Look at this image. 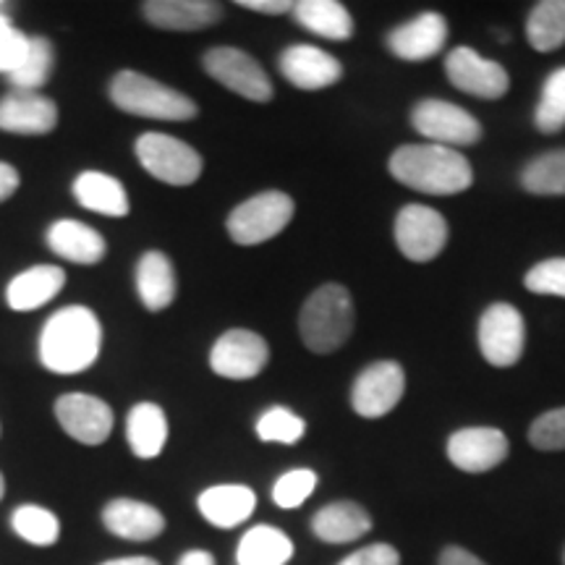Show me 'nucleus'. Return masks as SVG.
Masks as SVG:
<instances>
[{"instance_id":"nucleus-1","label":"nucleus","mask_w":565,"mask_h":565,"mask_svg":"<svg viewBox=\"0 0 565 565\" xmlns=\"http://www.w3.org/2000/svg\"><path fill=\"white\" fill-rule=\"evenodd\" d=\"M100 317L82 303H71L47 317L38 341L40 362L53 374L87 372L100 356Z\"/></svg>"},{"instance_id":"nucleus-2","label":"nucleus","mask_w":565,"mask_h":565,"mask_svg":"<svg viewBox=\"0 0 565 565\" xmlns=\"http://www.w3.org/2000/svg\"><path fill=\"white\" fill-rule=\"evenodd\" d=\"M391 175L419 194H461L475 183L471 162L443 145H404L391 154Z\"/></svg>"},{"instance_id":"nucleus-3","label":"nucleus","mask_w":565,"mask_h":565,"mask_svg":"<svg viewBox=\"0 0 565 565\" xmlns=\"http://www.w3.org/2000/svg\"><path fill=\"white\" fill-rule=\"evenodd\" d=\"M353 299L341 282H324L307 296L299 312V335L312 353H333L343 349L353 333Z\"/></svg>"},{"instance_id":"nucleus-4","label":"nucleus","mask_w":565,"mask_h":565,"mask_svg":"<svg viewBox=\"0 0 565 565\" xmlns=\"http://www.w3.org/2000/svg\"><path fill=\"white\" fill-rule=\"evenodd\" d=\"M108 92L113 105L129 116L154 118V121H192L200 113L192 97L139 71H118L110 79Z\"/></svg>"},{"instance_id":"nucleus-5","label":"nucleus","mask_w":565,"mask_h":565,"mask_svg":"<svg viewBox=\"0 0 565 565\" xmlns=\"http://www.w3.org/2000/svg\"><path fill=\"white\" fill-rule=\"evenodd\" d=\"M134 152H137L139 166L152 179L168 183V186H192L204 168L202 154L192 145H186V141L171 137V134H139Z\"/></svg>"},{"instance_id":"nucleus-6","label":"nucleus","mask_w":565,"mask_h":565,"mask_svg":"<svg viewBox=\"0 0 565 565\" xmlns=\"http://www.w3.org/2000/svg\"><path fill=\"white\" fill-rule=\"evenodd\" d=\"M296 204L286 192H263L231 212L225 228L238 246H259L278 236L294 221Z\"/></svg>"},{"instance_id":"nucleus-7","label":"nucleus","mask_w":565,"mask_h":565,"mask_svg":"<svg viewBox=\"0 0 565 565\" xmlns=\"http://www.w3.org/2000/svg\"><path fill=\"white\" fill-rule=\"evenodd\" d=\"M479 351L487 364L508 370L524 356L526 349V322L524 315L513 303L494 301L479 317Z\"/></svg>"},{"instance_id":"nucleus-8","label":"nucleus","mask_w":565,"mask_h":565,"mask_svg":"<svg viewBox=\"0 0 565 565\" xmlns=\"http://www.w3.org/2000/svg\"><path fill=\"white\" fill-rule=\"evenodd\" d=\"M202 66L217 84L225 89L236 92L238 97L252 103H270L273 100V82L267 71L259 66L257 58L249 53L238 51V47H212L204 53Z\"/></svg>"},{"instance_id":"nucleus-9","label":"nucleus","mask_w":565,"mask_h":565,"mask_svg":"<svg viewBox=\"0 0 565 565\" xmlns=\"http://www.w3.org/2000/svg\"><path fill=\"white\" fill-rule=\"evenodd\" d=\"M395 246L412 263H433L448 244V223L427 204H406L395 215Z\"/></svg>"},{"instance_id":"nucleus-10","label":"nucleus","mask_w":565,"mask_h":565,"mask_svg":"<svg viewBox=\"0 0 565 565\" xmlns=\"http://www.w3.org/2000/svg\"><path fill=\"white\" fill-rule=\"evenodd\" d=\"M412 126L433 145L471 147L482 139V124L469 110L458 108L448 100H422L412 110Z\"/></svg>"},{"instance_id":"nucleus-11","label":"nucleus","mask_w":565,"mask_h":565,"mask_svg":"<svg viewBox=\"0 0 565 565\" xmlns=\"http://www.w3.org/2000/svg\"><path fill=\"white\" fill-rule=\"evenodd\" d=\"M270 362V345L259 333L233 328L217 338L210 351V370L225 380H252Z\"/></svg>"},{"instance_id":"nucleus-12","label":"nucleus","mask_w":565,"mask_h":565,"mask_svg":"<svg viewBox=\"0 0 565 565\" xmlns=\"http://www.w3.org/2000/svg\"><path fill=\"white\" fill-rule=\"evenodd\" d=\"M406 393V374L398 362H374L359 372L351 387L353 412L364 419H380L401 404Z\"/></svg>"},{"instance_id":"nucleus-13","label":"nucleus","mask_w":565,"mask_h":565,"mask_svg":"<svg viewBox=\"0 0 565 565\" xmlns=\"http://www.w3.org/2000/svg\"><path fill=\"white\" fill-rule=\"evenodd\" d=\"M55 419L71 440L82 445H103L113 433V408L89 393H66L55 401Z\"/></svg>"},{"instance_id":"nucleus-14","label":"nucleus","mask_w":565,"mask_h":565,"mask_svg":"<svg viewBox=\"0 0 565 565\" xmlns=\"http://www.w3.org/2000/svg\"><path fill=\"white\" fill-rule=\"evenodd\" d=\"M445 74L456 89L482 100H498L511 89V76L498 61L484 58L471 47H456L445 58Z\"/></svg>"},{"instance_id":"nucleus-15","label":"nucleus","mask_w":565,"mask_h":565,"mask_svg":"<svg viewBox=\"0 0 565 565\" xmlns=\"http://www.w3.org/2000/svg\"><path fill=\"white\" fill-rule=\"evenodd\" d=\"M511 443L498 427H463L448 437V458L466 475H487L508 458Z\"/></svg>"},{"instance_id":"nucleus-16","label":"nucleus","mask_w":565,"mask_h":565,"mask_svg":"<svg viewBox=\"0 0 565 565\" xmlns=\"http://www.w3.org/2000/svg\"><path fill=\"white\" fill-rule=\"evenodd\" d=\"M58 126V108L40 92L11 89L0 100V131L19 137H42Z\"/></svg>"},{"instance_id":"nucleus-17","label":"nucleus","mask_w":565,"mask_h":565,"mask_svg":"<svg viewBox=\"0 0 565 565\" xmlns=\"http://www.w3.org/2000/svg\"><path fill=\"white\" fill-rule=\"evenodd\" d=\"M448 42V21L437 11H424L387 34V51L401 61H429Z\"/></svg>"},{"instance_id":"nucleus-18","label":"nucleus","mask_w":565,"mask_h":565,"mask_svg":"<svg viewBox=\"0 0 565 565\" xmlns=\"http://www.w3.org/2000/svg\"><path fill=\"white\" fill-rule=\"evenodd\" d=\"M103 526L126 542H152L166 532L168 521L160 508L137 498H113L105 503Z\"/></svg>"},{"instance_id":"nucleus-19","label":"nucleus","mask_w":565,"mask_h":565,"mask_svg":"<svg viewBox=\"0 0 565 565\" xmlns=\"http://www.w3.org/2000/svg\"><path fill=\"white\" fill-rule=\"evenodd\" d=\"M280 74L303 92L328 89L343 79V66L335 55L315 45H291L280 53Z\"/></svg>"},{"instance_id":"nucleus-20","label":"nucleus","mask_w":565,"mask_h":565,"mask_svg":"<svg viewBox=\"0 0 565 565\" xmlns=\"http://www.w3.org/2000/svg\"><path fill=\"white\" fill-rule=\"evenodd\" d=\"M45 242L55 257L74 265H97L108 254V244L100 231L82 221H71V217L51 223V228L45 231Z\"/></svg>"},{"instance_id":"nucleus-21","label":"nucleus","mask_w":565,"mask_h":565,"mask_svg":"<svg viewBox=\"0 0 565 565\" xmlns=\"http://www.w3.org/2000/svg\"><path fill=\"white\" fill-rule=\"evenodd\" d=\"M145 19L166 32H196L223 19V6L215 0H150Z\"/></svg>"},{"instance_id":"nucleus-22","label":"nucleus","mask_w":565,"mask_h":565,"mask_svg":"<svg viewBox=\"0 0 565 565\" xmlns=\"http://www.w3.org/2000/svg\"><path fill=\"white\" fill-rule=\"evenodd\" d=\"M312 534L328 545H349L372 532V515L353 500H335L312 515Z\"/></svg>"},{"instance_id":"nucleus-23","label":"nucleus","mask_w":565,"mask_h":565,"mask_svg":"<svg viewBox=\"0 0 565 565\" xmlns=\"http://www.w3.org/2000/svg\"><path fill=\"white\" fill-rule=\"evenodd\" d=\"M66 286V273L58 265H34L11 278L6 286V303L13 312H34L51 303Z\"/></svg>"},{"instance_id":"nucleus-24","label":"nucleus","mask_w":565,"mask_h":565,"mask_svg":"<svg viewBox=\"0 0 565 565\" xmlns=\"http://www.w3.org/2000/svg\"><path fill=\"white\" fill-rule=\"evenodd\" d=\"M202 519L215 529H236L257 508V494L246 484H215L200 492L196 498Z\"/></svg>"},{"instance_id":"nucleus-25","label":"nucleus","mask_w":565,"mask_h":565,"mask_svg":"<svg viewBox=\"0 0 565 565\" xmlns=\"http://www.w3.org/2000/svg\"><path fill=\"white\" fill-rule=\"evenodd\" d=\"M71 192H74V200L79 202L84 210L95 212V215L126 217L131 210L129 194H126L124 183L110 173L84 171L74 179Z\"/></svg>"},{"instance_id":"nucleus-26","label":"nucleus","mask_w":565,"mask_h":565,"mask_svg":"<svg viewBox=\"0 0 565 565\" xmlns=\"http://www.w3.org/2000/svg\"><path fill=\"white\" fill-rule=\"evenodd\" d=\"M126 443L141 461L158 458L168 445V416L158 404L145 401L126 416Z\"/></svg>"},{"instance_id":"nucleus-27","label":"nucleus","mask_w":565,"mask_h":565,"mask_svg":"<svg viewBox=\"0 0 565 565\" xmlns=\"http://www.w3.org/2000/svg\"><path fill=\"white\" fill-rule=\"evenodd\" d=\"M175 291H179V286H175V270L168 254H141L137 263V294L141 307L150 309V312H162L173 303Z\"/></svg>"},{"instance_id":"nucleus-28","label":"nucleus","mask_w":565,"mask_h":565,"mask_svg":"<svg viewBox=\"0 0 565 565\" xmlns=\"http://www.w3.org/2000/svg\"><path fill=\"white\" fill-rule=\"evenodd\" d=\"M296 553L291 536L270 524H257L238 540L236 565H286Z\"/></svg>"},{"instance_id":"nucleus-29","label":"nucleus","mask_w":565,"mask_h":565,"mask_svg":"<svg viewBox=\"0 0 565 565\" xmlns=\"http://www.w3.org/2000/svg\"><path fill=\"white\" fill-rule=\"evenodd\" d=\"M294 19L317 38L335 42L353 38V17L338 0H301L294 3Z\"/></svg>"},{"instance_id":"nucleus-30","label":"nucleus","mask_w":565,"mask_h":565,"mask_svg":"<svg viewBox=\"0 0 565 565\" xmlns=\"http://www.w3.org/2000/svg\"><path fill=\"white\" fill-rule=\"evenodd\" d=\"M529 45L536 53H553L565 45V0H542L526 19Z\"/></svg>"},{"instance_id":"nucleus-31","label":"nucleus","mask_w":565,"mask_h":565,"mask_svg":"<svg viewBox=\"0 0 565 565\" xmlns=\"http://www.w3.org/2000/svg\"><path fill=\"white\" fill-rule=\"evenodd\" d=\"M11 529L19 540H24L26 545L34 547H53L61 540L58 515L34 503L19 505L11 513Z\"/></svg>"},{"instance_id":"nucleus-32","label":"nucleus","mask_w":565,"mask_h":565,"mask_svg":"<svg viewBox=\"0 0 565 565\" xmlns=\"http://www.w3.org/2000/svg\"><path fill=\"white\" fill-rule=\"evenodd\" d=\"M53 63H55L53 42L47 38H30V51H26L24 61H21L19 68L11 71L6 79H9L13 89L40 92L47 84V79H51Z\"/></svg>"},{"instance_id":"nucleus-33","label":"nucleus","mask_w":565,"mask_h":565,"mask_svg":"<svg viewBox=\"0 0 565 565\" xmlns=\"http://www.w3.org/2000/svg\"><path fill=\"white\" fill-rule=\"evenodd\" d=\"M521 186L534 196H565V150H550L529 162Z\"/></svg>"},{"instance_id":"nucleus-34","label":"nucleus","mask_w":565,"mask_h":565,"mask_svg":"<svg viewBox=\"0 0 565 565\" xmlns=\"http://www.w3.org/2000/svg\"><path fill=\"white\" fill-rule=\"evenodd\" d=\"M534 124L542 134H557L565 129V66L555 68L542 84Z\"/></svg>"},{"instance_id":"nucleus-35","label":"nucleus","mask_w":565,"mask_h":565,"mask_svg":"<svg viewBox=\"0 0 565 565\" xmlns=\"http://www.w3.org/2000/svg\"><path fill=\"white\" fill-rule=\"evenodd\" d=\"M257 437L263 443H278V445H296L307 435V422L299 414H294L286 406H273L259 416L257 424Z\"/></svg>"},{"instance_id":"nucleus-36","label":"nucleus","mask_w":565,"mask_h":565,"mask_svg":"<svg viewBox=\"0 0 565 565\" xmlns=\"http://www.w3.org/2000/svg\"><path fill=\"white\" fill-rule=\"evenodd\" d=\"M317 475L312 469H291L280 475L273 484V500L282 511H294V508L303 505L309 494L317 490Z\"/></svg>"},{"instance_id":"nucleus-37","label":"nucleus","mask_w":565,"mask_h":565,"mask_svg":"<svg viewBox=\"0 0 565 565\" xmlns=\"http://www.w3.org/2000/svg\"><path fill=\"white\" fill-rule=\"evenodd\" d=\"M529 443L536 450H545V454L565 450V406L536 416L532 427H529Z\"/></svg>"},{"instance_id":"nucleus-38","label":"nucleus","mask_w":565,"mask_h":565,"mask_svg":"<svg viewBox=\"0 0 565 565\" xmlns=\"http://www.w3.org/2000/svg\"><path fill=\"white\" fill-rule=\"evenodd\" d=\"M524 286L532 294L561 296V299H565V257L536 263L532 270L526 273Z\"/></svg>"},{"instance_id":"nucleus-39","label":"nucleus","mask_w":565,"mask_h":565,"mask_svg":"<svg viewBox=\"0 0 565 565\" xmlns=\"http://www.w3.org/2000/svg\"><path fill=\"white\" fill-rule=\"evenodd\" d=\"M26 51H30V38L19 32L11 19L0 11V74L9 76L11 71H17Z\"/></svg>"},{"instance_id":"nucleus-40","label":"nucleus","mask_w":565,"mask_h":565,"mask_svg":"<svg viewBox=\"0 0 565 565\" xmlns=\"http://www.w3.org/2000/svg\"><path fill=\"white\" fill-rule=\"evenodd\" d=\"M338 565H401V553L393 545L377 542V545H366L356 553L345 555Z\"/></svg>"},{"instance_id":"nucleus-41","label":"nucleus","mask_w":565,"mask_h":565,"mask_svg":"<svg viewBox=\"0 0 565 565\" xmlns=\"http://www.w3.org/2000/svg\"><path fill=\"white\" fill-rule=\"evenodd\" d=\"M242 9L267 13V17H280V13H294L291 0H238Z\"/></svg>"},{"instance_id":"nucleus-42","label":"nucleus","mask_w":565,"mask_h":565,"mask_svg":"<svg viewBox=\"0 0 565 565\" xmlns=\"http://www.w3.org/2000/svg\"><path fill=\"white\" fill-rule=\"evenodd\" d=\"M437 565H487L482 557H477L475 553H469L466 547L458 545H448L443 547L440 557H437Z\"/></svg>"},{"instance_id":"nucleus-43","label":"nucleus","mask_w":565,"mask_h":565,"mask_svg":"<svg viewBox=\"0 0 565 565\" xmlns=\"http://www.w3.org/2000/svg\"><path fill=\"white\" fill-rule=\"evenodd\" d=\"M21 186V175L11 162L0 160V202H6L9 196Z\"/></svg>"},{"instance_id":"nucleus-44","label":"nucleus","mask_w":565,"mask_h":565,"mask_svg":"<svg viewBox=\"0 0 565 565\" xmlns=\"http://www.w3.org/2000/svg\"><path fill=\"white\" fill-rule=\"evenodd\" d=\"M175 565H217V563L210 550H189V553H183L179 561H175Z\"/></svg>"},{"instance_id":"nucleus-45","label":"nucleus","mask_w":565,"mask_h":565,"mask_svg":"<svg viewBox=\"0 0 565 565\" xmlns=\"http://www.w3.org/2000/svg\"><path fill=\"white\" fill-rule=\"evenodd\" d=\"M100 565H160L150 555H126V557H113V561H105Z\"/></svg>"},{"instance_id":"nucleus-46","label":"nucleus","mask_w":565,"mask_h":565,"mask_svg":"<svg viewBox=\"0 0 565 565\" xmlns=\"http://www.w3.org/2000/svg\"><path fill=\"white\" fill-rule=\"evenodd\" d=\"M6 494V479H3V471H0V500H3Z\"/></svg>"},{"instance_id":"nucleus-47","label":"nucleus","mask_w":565,"mask_h":565,"mask_svg":"<svg viewBox=\"0 0 565 565\" xmlns=\"http://www.w3.org/2000/svg\"><path fill=\"white\" fill-rule=\"evenodd\" d=\"M563 565H565V550H563Z\"/></svg>"}]
</instances>
